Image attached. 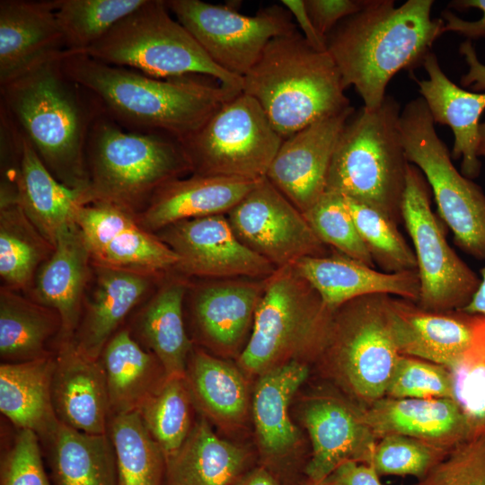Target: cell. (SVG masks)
<instances>
[{
    "label": "cell",
    "instance_id": "obj_2",
    "mask_svg": "<svg viewBox=\"0 0 485 485\" xmlns=\"http://www.w3.org/2000/svg\"><path fill=\"white\" fill-rule=\"evenodd\" d=\"M432 0H366L355 14L327 36V50L347 89L353 85L366 110L384 102L390 80L422 61L442 34L444 20L433 19Z\"/></svg>",
    "mask_w": 485,
    "mask_h": 485
},
{
    "label": "cell",
    "instance_id": "obj_51",
    "mask_svg": "<svg viewBox=\"0 0 485 485\" xmlns=\"http://www.w3.org/2000/svg\"><path fill=\"white\" fill-rule=\"evenodd\" d=\"M280 3L294 17L305 40L316 49L327 50V40L314 27L307 13L304 0H282Z\"/></svg>",
    "mask_w": 485,
    "mask_h": 485
},
{
    "label": "cell",
    "instance_id": "obj_43",
    "mask_svg": "<svg viewBox=\"0 0 485 485\" xmlns=\"http://www.w3.org/2000/svg\"><path fill=\"white\" fill-rule=\"evenodd\" d=\"M449 371L453 383V400L464 415L470 437L485 434L484 317L478 315L470 347Z\"/></svg>",
    "mask_w": 485,
    "mask_h": 485
},
{
    "label": "cell",
    "instance_id": "obj_1",
    "mask_svg": "<svg viewBox=\"0 0 485 485\" xmlns=\"http://www.w3.org/2000/svg\"><path fill=\"white\" fill-rule=\"evenodd\" d=\"M61 66L120 126L129 130L166 134L180 142L241 93L211 83L207 76L155 78L81 53L66 51Z\"/></svg>",
    "mask_w": 485,
    "mask_h": 485
},
{
    "label": "cell",
    "instance_id": "obj_26",
    "mask_svg": "<svg viewBox=\"0 0 485 485\" xmlns=\"http://www.w3.org/2000/svg\"><path fill=\"white\" fill-rule=\"evenodd\" d=\"M376 439L401 435L451 450L470 438L467 421L450 398L412 399L384 396L364 407Z\"/></svg>",
    "mask_w": 485,
    "mask_h": 485
},
{
    "label": "cell",
    "instance_id": "obj_54",
    "mask_svg": "<svg viewBox=\"0 0 485 485\" xmlns=\"http://www.w3.org/2000/svg\"><path fill=\"white\" fill-rule=\"evenodd\" d=\"M470 70L465 75V81L468 84H473L476 90L485 89V66L482 65L476 57L469 59Z\"/></svg>",
    "mask_w": 485,
    "mask_h": 485
},
{
    "label": "cell",
    "instance_id": "obj_21",
    "mask_svg": "<svg viewBox=\"0 0 485 485\" xmlns=\"http://www.w3.org/2000/svg\"><path fill=\"white\" fill-rule=\"evenodd\" d=\"M392 325L401 355L452 369L471 345L478 315L461 310L433 312L392 296Z\"/></svg>",
    "mask_w": 485,
    "mask_h": 485
},
{
    "label": "cell",
    "instance_id": "obj_18",
    "mask_svg": "<svg viewBox=\"0 0 485 485\" xmlns=\"http://www.w3.org/2000/svg\"><path fill=\"white\" fill-rule=\"evenodd\" d=\"M355 112L350 105L283 140L266 178L302 213L325 193L340 135Z\"/></svg>",
    "mask_w": 485,
    "mask_h": 485
},
{
    "label": "cell",
    "instance_id": "obj_6",
    "mask_svg": "<svg viewBox=\"0 0 485 485\" xmlns=\"http://www.w3.org/2000/svg\"><path fill=\"white\" fill-rule=\"evenodd\" d=\"M401 106L385 97L348 120L330 165L326 191L367 204L397 224L410 163L399 130Z\"/></svg>",
    "mask_w": 485,
    "mask_h": 485
},
{
    "label": "cell",
    "instance_id": "obj_30",
    "mask_svg": "<svg viewBox=\"0 0 485 485\" xmlns=\"http://www.w3.org/2000/svg\"><path fill=\"white\" fill-rule=\"evenodd\" d=\"M309 375L305 362L289 361L258 376L252 416L261 453L278 462L297 447L300 433L289 416L290 402Z\"/></svg>",
    "mask_w": 485,
    "mask_h": 485
},
{
    "label": "cell",
    "instance_id": "obj_19",
    "mask_svg": "<svg viewBox=\"0 0 485 485\" xmlns=\"http://www.w3.org/2000/svg\"><path fill=\"white\" fill-rule=\"evenodd\" d=\"M51 396L60 423L87 434H107L110 407L103 368L73 340L61 341L55 356Z\"/></svg>",
    "mask_w": 485,
    "mask_h": 485
},
{
    "label": "cell",
    "instance_id": "obj_4",
    "mask_svg": "<svg viewBox=\"0 0 485 485\" xmlns=\"http://www.w3.org/2000/svg\"><path fill=\"white\" fill-rule=\"evenodd\" d=\"M345 90L328 50L313 48L297 30L273 38L242 84L283 139L349 107Z\"/></svg>",
    "mask_w": 485,
    "mask_h": 485
},
{
    "label": "cell",
    "instance_id": "obj_39",
    "mask_svg": "<svg viewBox=\"0 0 485 485\" xmlns=\"http://www.w3.org/2000/svg\"><path fill=\"white\" fill-rule=\"evenodd\" d=\"M111 443L119 485H163L166 458L137 411L111 415Z\"/></svg>",
    "mask_w": 485,
    "mask_h": 485
},
{
    "label": "cell",
    "instance_id": "obj_48",
    "mask_svg": "<svg viewBox=\"0 0 485 485\" xmlns=\"http://www.w3.org/2000/svg\"><path fill=\"white\" fill-rule=\"evenodd\" d=\"M40 437L30 429H19L0 464V485H52L44 469Z\"/></svg>",
    "mask_w": 485,
    "mask_h": 485
},
{
    "label": "cell",
    "instance_id": "obj_17",
    "mask_svg": "<svg viewBox=\"0 0 485 485\" xmlns=\"http://www.w3.org/2000/svg\"><path fill=\"white\" fill-rule=\"evenodd\" d=\"M302 420L312 444L306 484L321 485L347 462L369 464L378 440L360 404L337 395L314 396L304 404Z\"/></svg>",
    "mask_w": 485,
    "mask_h": 485
},
{
    "label": "cell",
    "instance_id": "obj_8",
    "mask_svg": "<svg viewBox=\"0 0 485 485\" xmlns=\"http://www.w3.org/2000/svg\"><path fill=\"white\" fill-rule=\"evenodd\" d=\"M169 11L166 1L146 0L81 54L155 78L207 76L242 93L243 77L218 66Z\"/></svg>",
    "mask_w": 485,
    "mask_h": 485
},
{
    "label": "cell",
    "instance_id": "obj_40",
    "mask_svg": "<svg viewBox=\"0 0 485 485\" xmlns=\"http://www.w3.org/2000/svg\"><path fill=\"white\" fill-rule=\"evenodd\" d=\"M193 401L186 377L172 376L137 410L166 459L180 449L194 426Z\"/></svg>",
    "mask_w": 485,
    "mask_h": 485
},
{
    "label": "cell",
    "instance_id": "obj_16",
    "mask_svg": "<svg viewBox=\"0 0 485 485\" xmlns=\"http://www.w3.org/2000/svg\"><path fill=\"white\" fill-rule=\"evenodd\" d=\"M75 223L93 265L155 276L175 269L179 261L176 253L145 229L136 215L115 205L102 201L84 204Z\"/></svg>",
    "mask_w": 485,
    "mask_h": 485
},
{
    "label": "cell",
    "instance_id": "obj_14",
    "mask_svg": "<svg viewBox=\"0 0 485 485\" xmlns=\"http://www.w3.org/2000/svg\"><path fill=\"white\" fill-rule=\"evenodd\" d=\"M238 239L276 269L326 254L304 215L266 178L227 213Z\"/></svg>",
    "mask_w": 485,
    "mask_h": 485
},
{
    "label": "cell",
    "instance_id": "obj_50",
    "mask_svg": "<svg viewBox=\"0 0 485 485\" xmlns=\"http://www.w3.org/2000/svg\"><path fill=\"white\" fill-rule=\"evenodd\" d=\"M321 485H383L380 476L367 464L347 462L340 465Z\"/></svg>",
    "mask_w": 485,
    "mask_h": 485
},
{
    "label": "cell",
    "instance_id": "obj_28",
    "mask_svg": "<svg viewBox=\"0 0 485 485\" xmlns=\"http://www.w3.org/2000/svg\"><path fill=\"white\" fill-rule=\"evenodd\" d=\"M15 184L23 212L55 246L59 234L75 222L78 209L84 205V193L60 182L22 131Z\"/></svg>",
    "mask_w": 485,
    "mask_h": 485
},
{
    "label": "cell",
    "instance_id": "obj_5",
    "mask_svg": "<svg viewBox=\"0 0 485 485\" xmlns=\"http://www.w3.org/2000/svg\"><path fill=\"white\" fill-rule=\"evenodd\" d=\"M86 161L84 204L107 202L136 216L162 186L191 172L179 140L159 132L124 129L104 112L91 128Z\"/></svg>",
    "mask_w": 485,
    "mask_h": 485
},
{
    "label": "cell",
    "instance_id": "obj_42",
    "mask_svg": "<svg viewBox=\"0 0 485 485\" xmlns=\"http://www.w3.org/2000/svg\"><path fill=\"white\" fill-rule=\"evenodd\" d=\"M344 198L375 265L389 273L417 270L414 251L400 233L396 222L367 204Z\"/></svg>",
    "mask_w": 485,
    "mask_h": 485
},
{
    "label": "cell",
    "instance_id": "obj_45",
    "mask_svg": "<svg viewBox=\"0 0 485 485\" xmlns=\"http://www.w3.org/2000/svg\"><path fill=\"white\" fill-rule=\"evenodd\" d=\"M450 450L401 435L378 439L370 463L381 476L423 478Z\"/></svg>",
    "mask_w": 485,
    "mask_h": 485
},
{
    "label": "cell",
    "instance_id": "obj_23",
    "mask_svg": "<svg viewBox=\"0 0 485 485\" xmlns=\"http://www.w3.org/2000/svg\"><path fill=\"white\" fill-rule=\"evenodd\" d=\"M266 282L267 278L214 279L195 289L193 316L209 347L224 354L241 348L251 331Z\"/></svg>",
    "mask_w": 485,
    "mask_h": 485
},
{
    "label": "cell",
    "instance_id": "obj_15",
    "mask_svg": "<svg viewBox=\"0 0 485 485\" xmlns=\"http://www.w3.org/2000/svg\"><path fill=\"white\" fill-rule=\"evenodd\" d=\"M157 233L178 256L175 269L184 275L265 278L277 269L238 239L225 215L182 220Z\"/></svg>",
    "mask_w": 485,
    "mask_h": 485
},
{
    "label": "cell",
    "instance_id": "obj_37",
    "mask_svg": "<svg viewBox=\"0 0 485 485\" xmlns=\"http://www.w3.org/2000/svg\"><path fill=\"white\" fill-rule=\"evenodd\" d=\"M185 377L193 401L212 419L225 426L243 420L248 390L241 368L195 350L190 356Z\"/></svg>",
    "mask_w": 485,
    "mask_h": 485
},
{
    "label": "cell",
    "instance_id": "obj_27",
    "mask_svg": "<svg viewBox=\"0 0 485 485\" xmlns=\"http://www.w3.org/2000/svg\"><path fill=\"white\" fill-rule=\"evenodd\" d=\"M423 66L428 79L416 80L435 123L453 130L454 143L451 156L462 157L461 172L468 179L481 172L478 159L480 118L485 110V93L468 92L453 83L441 69L434 53H428Z\"/></svg>",
    "mask_w": 485,
    "mask_h": 485
},
{
    "label": "cell",
    "instance_id": "obj_11",
    "mask_svg": "<svg viewBox=\"0 0 485 485\" xmlns=\"http://www.w3.org/2000/svg\"><path fill=\"white\" fill-rule=\"evenodd\" d=\"M283 140L260 103L242 92L181 143L193 174L259 181Z\"/></svg>",
    "mask_w": 485,
    "mask_h": 485
},
{
    "label": "cell",
    "instance_id": "obj_46",
    "mask_svg": "<svg viewBox=\"0 0 485 485\" xmlns=\"http://www.w3.org/2000/svg\"><path fill=\"white\" fill-rule=\"evenodd\" d=\"M385 396L399 399H453L451 373L443 366L401 355Z\"/></svg>",
    "mask_w": 485,
    "mask_h": 485
},
{
    "label": "cell",
    "instance_id": "obj_12",
    "mask_svg": "<svg viewBox=\"0 0 485 485\" xmlns=\"http://www.w3.org/2000/svg\"><path fill=\"white\" fill-rule=\"evenodd\" d=\"M426 183L421 172L410 163L401 217L414 246L420 287L417 304L433 312L461 310L481 278L449 245L431 209Z\"/></svg>",
    "mask_w": 485,
    "mask_h": 485
},
{
    "label": "cell",
    "instance_id": "obj_36",
    "mask_svg": "<svg viewBox=\"0 0 485 485\" xmlns=\"http://www.w3.org/2000/svg\"><path fill=\"white\" fill-rule=\"evenodd\" d=\"M58 313L18 291L0 290V357L4 363H20L51 355L47 341L60 333Z\"/></svg>",
    "mask_w": 485,
    "mask_h": 485
},
{
    "label": "cell",
    "instance_id": "obj_31",
    "mask_svg": "<svg viewBox=\"0 0 485 485\" xmlns=\"http://www.w3.org/2000/svg\"><path fill=\"white\" fill-rule=\"evenodd\" d=\"M248 464V453L220 438L202 418L180 449L166 459V484L236 485L251 470Z\"/></svg>",
    "mask_w": 485,
    "mask_h": 485
},
{
    "label": "cell",
    "instance_id": "obj_10",
    "mask_svg": "<svg viewBox=\"0 0 485 485\" xmlns=\"http://www.w3.org/2000/svg\"><path fill=\"white\" fill-rule=\"evenodd\" d=\"M434 124L421 97L405 105L399 130L406 157L431 187L438 213L455 243L472 257L485 260V195L454 167Z\"/></svg>",
    "mask_w": 485,
    "mask_h": 485
},
{
    "label": "cell",
    "instance_id": "obj_13",
    "mask_svg": "<svg viewBox=\"0 0 485 485\" xmlns=\"http://www.w3.org/2000/svg\"><path fill=\"white\" fill-rule=\"evenodd\" d=\"M169 10L224 70L243 77L275 37L296 31L291 13L279 4L244 15L234 4L200 0H169Z\"/></svg>",
    "mask_w": 485,
    "mask_h": 485
},
{
    "label": "cell",
    "instance_id": "obj_53",
    "mask_svg": "<svg viewBox=\"0 0 485 485\" xmlns=\"http://www.w3.org/2000/svg\"><path fill=\"white\" fill-rule=\"evenodd\" d=\"M481 278L479 287L473 294L472 299L461 311L469 313L481 315L485 318V266L481 269Z\"/></svg>",
    "mask_w": 485,
    "mask_h": 485
},
{
    "label": "cell",
    "instance_id": "obj_9",
    "mask_svg": "<svg viewBox=\"0 0 485 485\" xmlns=\"http://www.w3.org/2000/svg\"><path fill=\"white\" fill-rule=\"evenodd\" d=\"M391 300L392 295H370L337 308L317 357L348 398L363 407L385 396L401 357Z\"/></svg>",
    "mask_w": 485,
    "mask_h": 485
},
{
    "label": "cell",
    "instance_id": "obj_38",
    "mask_svg": "<svg viewBox=\"0 0 485 485\" xmlns=\"http://www.w3.org/2000/svg\"><path fill=\"white\" fill-rule=\"evenodd\" d=\"M54 246L27 217L16 198L0 197V276L4 287L30 291Z\"/></svg>",
    "mask_w": 485,
    "mask_h": 485
},
{
    "label": "cell",
    "instance_id": "obj_52",
    "mask_svg": "<svg viewBox=\"0 0 485 485\" xmlns=\"http://www.w3.org/2000/svg\"><path fill=\"white\" fill-rule=\"evenodd\" d=\"M236 485H284L280 478L266 466L251 469Z\"/></svg>",
    "mask_w": 485,
    "mask_h": 485
},
{
    "label": "cell",
    "instance_id": "obj_3",
    "mask_svg": "<svg viewBox=\"0 0 485 485\" xmlns=\"http://www.w3.org/2000/svg\"><path fill=\"white\" fill-rule=\"evenodd\" d=\"M62 55L1 84V106L51 173L84 193L89 185L87 141L93 122L104 111L63 70Z\"/></svg>",
    "mask_w": 485,
    "mask_h": 485
},
{
    "label": "cell",
    "instance_id": "obj_34",
    "mask_svg": "<svg viewBox=\"0 0 485 485\" xmlns=\"http://www.w3.org/2000/svg\"><path fill=\"white\" fill-rule=\"evenodd\" d=\"M183 278L166 281L142 309L137 331L142 341L163 366L167 377H185L191 342L185 331Z\"/></svg>",
    "mask_w": 485,
    "mask_h": 485
},
{
    "label": "cell",
    "instance_id": "obj_32",
    "mask_svg": "<svg viewBox=\"0 0 485 485\" xmlns=\"http://www.w3.org/2000/svg\"><path fill=\"white\" fill-rule=\"evenodd\" d=\"M55 356L0 366V410L19 429L48 440L59 424L52 403Z\"/></svg>",
    "mask_w": 485,
    "mask_h": 485
},
{
    "label": "cell",
    "instance_id": "obj_55",
    "mask_svg": "<svg viewBox=\"0 0 485 485\" xmlns=\"http://www.w3.org/2000/svg\"><path fill=\"white\" fill-rule=\"evenodd\" d=\"M478 156L485 157V122L480 126V145L478 148Z\"/></svg>",
    "mask_w": 485,
    "mask_h": 485
},
{
    "label": "cell",
    "instance_id": "obj_24",
    "mask_svg": "<svg viewBox=\"0 0 485 485\" xmlns=\"http://www.w3.org/2000/svg\"><path fill=\"white\" fill-rule=\"evenodd\" d=\"M91 255L74 222L58 235L50 257L39 269L31 299L56 311L61 320V341L73 340L81 319L90 278Z\"/></svg>",
    "mask_w": 485,
    "mask_h": 485
},
{
    "label": "cell",
    "instance_id": "obj_41",
    "mask_svg": "<svg viewBox=\"0 0 485 485\" xmlns=\"http://www.w3.org/2000/svg\"><path fill=\"white\" fill-rule=\"evenodd\" d=\"M146 0H55L66 49L83 53Z\"/></svg>",
    "mask_w": 485,
    "mask_h": 485
},
{
    "label": "cell",
    "instance_id": "obj_47",
    "mask_svg": "<svg viewBox=\"0 0 485 485\" xmlns=\"http://www.w3.org/2000/svg\"><path fill=\"white\" fill-rule=\"evenodd\" d=\"M411 485H485V434L454 446Z\"/></svg>",
    "mask_w": 485,
    "mask_h": 485
},
{
    "label": "cell",
    "instance_id": "obj_7",
    "mask_svg": "<svg viewBox=\"0 0 485 485\" xmlns=\"http://www.w3.org/2000/svg\"><path fill=\"white\" fill-rule=\"evenodd\" d=\"M334 311L293 266L277 269L267 278L240 368L259 376L289 361L317 359Z\"/></svg>",
    "mask_w": 485,
    "mask_h": 485
},
{
    "label": "cell",
    "instance_id": "obj_56",
    "mask_svg": "<svg viewBox=\"0 0 485 485\" xmlns=\"http://www.w3.org/2000/svg\"><path fill=\"white\" fill-rule=\"evenodd\" d=\"M304 485H309V484H306V483H305Z\"/></svg>",
    "mask_w": 485,
    "mask_h": 485
},
{
    "label": "cell",
    "instance_id": "obj_49",
    "mask_svg": "<svg viewBox=\"0 0 485 485\" xmlns=\"http://www.w3.org/2000/svg\"><path fill=\"white\" fill-rule=\"evenodd\" d=\"M365 0H304L307 13L318 31L327 40L344 19L360 11Z\"/></svg>",
    "mask_w": 485,
    "mask_h": 485
},
{
    "label": "cell",
    "instance_id": "obj_33",
    "mask_svg": "<svg viewBox=\"0 0 485 485\" xmlns=\"http://www.w3.org/2000/svg\"><path fill=\"white\" fill-rule=\"evenodd\" d=\"M99 360L106 378L110 416L137 411L167 378L160 361L128 329L110 339Z\"/></svg>",
    "mask_w": 485,
    "mask_h": 485
},
{
    "label": "cell",
    "instance_id": "obj_20",
    "mask_svg": "<svg viewBox=\"0 0 485 485\" xmlns=\"http://www.w3.org/2000/svg\"><path fill=\"white\" fill-rule=\"evenodd\" d=\"M55 9V0L0 1V85L66 51Z\"/></svg>",
    "mask_w": 485,
    "mask_h": 485
},
{
    "label": "cell",
    "instance_id": "obj_25",
    "mask_svg": "<svg viewBox=\"0 0 485 485\" xmlns=\"http://www.w3.org/2000/svg\"><path fill=\"white\" fill-rule=\"evenodd\" d=\"M258 181L192 174L162 186L145 209L137 215L151 233L182 220L224 215L232 210Z\"/></svg>",
    "mask_w": 485,
    "mask_h": 485
},
{
    "label": "cell",
    "instance_id": "obj_22",
    "mask_svg": "<svg viewBox=\"0 0 485 485\" xmlns=\"http://www.w3.org/2000/svg\"><path fill=\"white\" fill-rule=\"evenodd\" d=\"M292 266L331 310L370 295H388L415 303L419 301L420 287L417 270L378 271L341 253L305 257Z\"/></svg>",
    "mask_w": 485,
    "mask_h": 485
},
{
    "label": "cell",
    "instance_id": "obj_44",
    "mask_svg": "<svg viewBox=\"0 0 485 485\" xmlns=\"http://www.w3.org/2000/svg\"><path fill=\"white\" fill-rule=\"evenodd\" d=\"M303 215L322 243L374 268V260L357 232L343 196L325 191Z\"/></svg>",
    "mask_w": 485,
    "mask_h": 485
},
{
    "label": "cell",
    "instance_id": "obj_29",
    "mask_svg": "<svg viewBox=\"0 0 485 485\" xmlns=\"http://www.w3.org/2000/svg\"><path fill=\"white\" fill-rule=\"evenodd\" d=\"M93 266L94 287L73 341L81 352L99 359L117 328L149 290L154 276Z\"/></svg>",
    "mask_w": 485,
    "mask_h": 485
},
{
    "label": "cell",
    "instance_id": "obj_35",
    "mask_svg": "<svg viewBox=\"0 0 485 485\" xmlns=\"http://www.w3.org/2000/svg\"><path fill=\"white\" fill-rule=\"evenodd\" d=\"M46 441L52 485H119L107 434H87L59 422Z\"/></svg>",
    "mask_w": 485,
    "mask_h": 485
}]
</instances>
